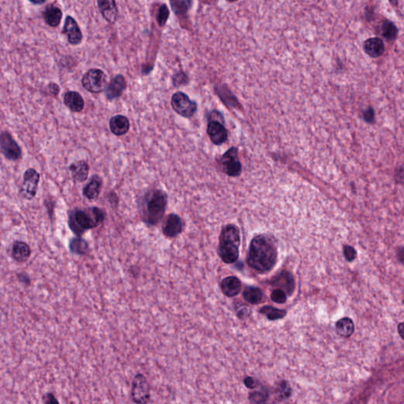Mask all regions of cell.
<instances>
[{
	"instance_id": "1",
	"label": "cell",
	"mask_w": 404,
	"mask_h": 404,
	"mask_svg": "<svg viewBox=\"0 0 404 404\" xmlns=\"http://www.w3.org/2000/svg\"><path fill=\"white\" fill-rule=\"evenodd\" d=\"M276 256V249L271 238L265 235L256 236L250 246L248 264L259 273H267L275 265Z\"/></svg>"
},
{
	"instance_id": "2",
	"label": "cell",
	"mask_w": 404,
	"mask_h": 404,
	"mask_svg": "<svg viewBox=\"0 0 404 404\" xmlns=\"http://www.w3.org/2000/svg\"><path fill=\"white\" fill-rule=\"evenodd\" d=\"M106 217L105 211L100 208L91 207L87 209H75L69 213L68 225L70 230L78 236L85 232L97 228L102 224Z\"/></svg>"
},
{
	"instance_id": "3",
	"label": "cell",
	"mask_w": 404,
	"mask_h": 404,
	"mask_svg": "<svg viewBox=\"0 0 404 404\" xmlns=\"http://www.w3.org/2000/svg\"><path fill=\"white\" fill-rule=\"evenodd\" d=\"M168 205V195L161 190H153L144 196L141 203L142 220L150 226L156 225L164 217Z\"/></svg>"
},
{
	"instance_id": "4",
	"label": "cell",
	"mask_w": 404,
	"mask_h": 404,
	"mask_svg": "<svg viewBox=\"0 0 404 404\" xmlns=\"http://www.w3.org/2000/svg\"><path fill=\"white\" fill-rule=\"evenodd\" d=\"M240 234L236 226L228 224L222 231L220 237L219 255L224 262L232 264L235 262L239 255Z\"/></svg>"
},
{
	"instance_id": "5",
	"label": "cell",
	"mask_w": 404,
	"mask_h": 404,
	"mask_svg": "<svg viewBox=\"0 0 404 404\" xmlns=\"http://www.w3.org/2000/svg\"><path fill=\"white\" fill-rule=\"evenodd\" d=\"M82 85L92 93H99L107 87V76L100 69H91L84 74L82 79Z\"/></svg>"
},
{
	"instance_id": "6",
	"label": "cell",
	"mask_w": 404,
	"mask_h": 404,
	"mask_svg": "<svg viewBox=\"0 0 404 404\" xmlns=\"http://www.w3.org/2000/svg\"><path fill=\"white\" fill-rule=\"evenodd\" d=\"M151 388L146 377L142 374L135 375L132 381L131 399L135 404H148L151 398Z\"/></svg>"
},
{
	"instance_id": "7",
	"label": "cell",
	"mask_w": 404,
	"mask_h": 404,
	"mask_svg": "<svg viewBox=\"0 0 404 404\" xmlns=\"http://www.w3.org/2000/svg\"><path fill=\"white\" fill-rule=\"evenodd\" d=\"M171 106L174 111L185 118H191L197 111V103L191 101L183 92H177L171 98Z\"/></svg>"
},
{
	"instance_id": "8",
	"label": "cell",
	"mask_w": 404,
	"mask_h": 404,
	"mask_svg": "<svg viewBox=\"0 0 404 404\" xmlns=\"http://www.w3.org/2000/svg\"><path fill=\"white\" fill-rule=\"evenodd\" d=\"M40 178V174L35 169H29L25 170L20 190L21 195L24 199L31 201L35 197L38 190Z\"/></svg>"
},
{
	"instance_id": "9",
	"label": "cell",
	"mask_w": 404,
	"mask_h": 404,
	"mask_svg": "<svg viewBox=\"0 0 404 404\" xmlns=\"http://www.w3.org/2000/svg\"><path fill=\"white\" fill-rule=\"evenodd\" d=\"M0 146L2 155L9 160H19L21 158V149L12 136L7 131H2L0 137Z\"/></svg>"
},
{
	"instance_id": "10",
	"label": "cell",
	"mask_w": 404,
	"mask_h": 404,
	"mask_svg": "<svg viewBox=\"0 0 404 404\" xmlns=\"http://www.w3.org/2000/svg\"><path fill=\"white\" fill-rule=\"evenodd\" d=\"M224 171L229 176H238L242 172V164L238 158V150L237 149H230L226 152L221 159Z\"/></svg>"
},
{
	"instance_id": "11",
	"label": "cell",
	"mask_w": 404,
	"mask_h": 404,
	"mask_svg": "<svg viewBox=\"0 0 404 404\" xmlns=\"http://www.w3.org/2000/svg\"><path fill=\"white\" fill-rule=\"evenodd\" d=\"M63 33L66 35L68 42L72 45H78L82 42L83 38L80 27L71 16L66 17Z\"/></svg>"
},
{
	"instance_id": "12",
	"label": "cell",
	"mask_w": 404,
	"mask_h": 404,
	"mask_svg": "<svg viewBox=\"0 0 404 404\" xmlns=\"http://www.w3.org/2000/svg\"><path fill=\"white\" fill-rule=\"evenodd\" d=\"M207 133L213 143L216 146H220L228 139V131L219 122H210L208 125Z\"/></svg>"
},
{
	"instance_id": "13",
	"label": "cell",
	"mask_w": 404,
	"mask_h": 404,
	"mask_svg": "<svg viewBox=\"0 0 404 404\" xmlns=\"http://www.w3.org/2000/svg\"><path fill=\"white\" fill-rule=\"evenodd\" d=\"M183 221L179 215L170 214L163 227V233L168 238H174L180 234L183 231Z\"/></svg>"
},
{
	"instance_id": "14",
	"label": "cell",
	"mask_w": 404,
	"mask_h": 404,
	"mask_svg": "<svg viewBox=\"0 0 404 404\" xmlns=\"http://www.w3.org/2000/svg\"><path fill=\"white\" fill-rule=\"evenodd\" d=\"M127 88V82L121 74H118L113 78L106 88V97L109 101H112L120 97Z\"/></svg>"
},
{
	"instance_id": "15",
	"label": "cell",
	"mask_w": 404,
	"mask_h": 404,
	"mask_svg": "<svg viewBox=\"0 0 404 404\" xmlns=\"http://www.w3.org/2000/svg\"><path fill=\"white\" fill-rule=\"evenodd\" d=\"M109 125L111 133L116 136L125 135L129 131L130 127L128 118L121 115L113 116L110 120Z\"/></svg>"
},
{
	"instance_id": "16",
	"label": "cell",
	"mask_w": 404,
	"mask_h": 404,
	"mask_svg": "<svg viewBox=\"0 0 404 404\" xmlns=\"http://www.w3.org/2000/svg\"><path fill=\"white\" fill-rule=\"evenodd\" d=\"M31 253L29 245L21 241H16L11 249V256L17 262H26L30 257Z\"/></svg>"
},
{
	"instance_id": "17",
	"label": "cell",
	"mask_w": 404,
	"mask_h": 404,
	"mask_svg": "<svg viewBox=\"0 0 404 404\" xmlns=\"http://www.w3.org/2000/svg\"><path fill=\"white\" fill-rule=\"evenodd\" d=\"M99 10L105 20L109 23H115L118 19V9L115 1H98Z\"/></svg>"
},
{
	"instance_id": "18",
	"label": "cell",
	"mask_w": 404,
	"mask_h": 404,
	"mask_svg": "<svg viewBox=\"0 0 404 404\" xmlns=\"http://www.w3.org/2000/svg\"><path fill=\"white\" fill-rule=\"evenodd\" d=\"M64 104L73 112H80L85 107L84 99L80 93L74 91H69L64 95Z\"/></svg>"
},
{
	"instance_id": "19",
	"label": "cell",
	"mask_w": 404,
	"mask_h": 404,
	"mask_svg": "<svg viewBox=\"0 0 404 404\" xmlns=\"http://www.w3.org/2000/svg\"><path fill=\"white\" fill-rule=\"evenodd\" d=\"M102 179L98 175H93L83 189V194L89 201H97L101 193Z\"/></svg>"
},
{
	"instance_id": "20",
	"label": "cell",
	"mask_w": 404,
	"mask_h": 404,
	"mask_svg": "<svg viewBox=\"0 0 404 404\" xmlns=\"http://www.w3.org/2000/svg\"><path fill=\"white\" fill-rule=\"evenodd\" d=\"M72 177L75 182L78 183H83L88 179V172H89V167L84 160H79L73 164L69 167Z\"/></svg>"
},
{
	"instance_id": "21",
	"label": "cell",
	"mask_w": 404,
	"mask_h": 404,
	"mask_svg": "<svg viewBox=\"0 0 404 404\" xmlns=\"http://www.w3.org/2000/svg\"><path fill=\"white\" fill-rule=\"evenodd\" d=\"M241 288L240 280L234 276L227 277L221 283L222 292L228 297L237 296L241 292Z\"/></svg>"
},
{
	"instance_id": "22",
	"label": "cell",
	"mask_w": 404,
	"mask_h": 404,
	"mask_svg": "<svg viewBox=\"0 0 404 404\" xmlns=\"http://www.w3.org/2000/svg\"><path fill=\"white\" fill-rule=\"evenodd\" d=\"M364 50L371 57H380L384 52V43L380 38H369L364 43Z\"/></svg>"
},
{
	"instance_id": "23",
	"label": "cell",
	"mask_w": 404,
	"mask_h": 404,
	"mask_svg": "<svg viewBox=\"0 0 404 404\" xmlns=\"http://www.w3.org/2000/svg\"><path fill=\"white\" fill-rule=\"evenodd\" d=\"M43 19L51 27H57L61 22L63 13L58 6L48 5L43 13Z\"/></svg>"
},
{
	"instance_id": "24",
	"label": "cell",
	"mask_w": 404,
	"mask_h": 404,
	"mask_svg": "<svg viewBox=\"0 0 404 404\" xmlns=\"http://www.w3.org/2000/svg\"><path fill=\"white\" fill-rule=\"evenodd\" d=\"M336 330L340 337H350L352 336L355 331V324L351 319L348 318H342L337 321L336 324Z\"/></svg>"
},
{
	"instance_id": "25",
	"label": "cell",
	"mask_w": 404,
	"mask_h": 404,
	"mask_svg": "<svg viewBox=\"0 0 404 404\" xmlns=\"http://www.w3.org/2000/svg\"><path fill=\"white\" fill-rule=\"evenodd\" d=\"M69 248H70V252L73 253L74 255L82 256V255H86L88 253L89 246L84 238L78 236L70 239L69 242Z\"/></svg>"
},
{
	"instance_id": "26",
	"label": "cell",
	"mask_w": 404,
	"mask_h": 404,
	"mask_svg": "<svg viewBox=\"0 0 404 404\" xmlns=\"http://www.w3.org/2000/svg\"><path fill=\"white\" fill-rule=\"evenodd\" d=\"M245 299L251 304H258L262 301L263 293L258 287H248L243 294Z\"/></svg>"
},
{
	"instance_id": "27",
	"label": "cell",
	"mask_w": 404,
	"mask_h": 404,
	"mask_svg": "<svg viewBox=\"0 0 404 404\" xmlns=\"http://www.w3.org/2000/svg\"><path fill=\"white\" fill-rule=\"evenodd\" d=\"M382 34L388 41H393L398 35V29L394 23L386 21L382 26Z\"/></svg>"
},
{
	"instance_id": "28",
	"label": "cell",
	"mask_w": 404,
	"mask_h": 404,
	"mask_svg": "<svg viewBox=\"0 0 404 404\" xmlns=\"http://www.w3.org/2000/svg\"><path fill=\"white\" fill-rule=\"evenodd\" d=\"M260 312L261 314H265L268 319L271 320L281 319L283 317H285L286 314H287L285 310H279L276 308L268 306L263 307Z\"/></svg>"
},
{
	"instance_id": "29",
	"label": "cell",
	"mask_w": 404,
	"mask_h": 404,
	"mask_svg": "<svg viewBox=\"0 0 404 404\" xmlns=\"http://www.w3.org/2000/svg\"><path fill=\"white\" fill-rule=\"evenodd\" d=\"M268 398L269 393L265 391H259L250 394V400L255 404H265Z\"/></svg>"
},
{
	"instance_id": "30",
	"label": "cell",
	"mask_w": 404,
	"mask_h": 404,
	"mask_svg": "<svg viewBox=\"0 0 404 404\" xmlns=\"http://www.w3.org/2000/svg\"><path fill=\"white\" fill-rule=\"evenodd\" d=\"M169 15H170V13H169L168 6L165 4L161 5L160 8H159L157 16H156V20H157V22H158L160 26L163 27L166 24L167 21L169 18Z\"/></svg>"
},
{
	"instance_id": "31",
	"label": "cell",
	"mask_w": 404,
	"mask_h": 404,
	"mask_svg": "<svg viewBox=\"0 0 404 404\" xmlns=\"http://www.w3.org/2000/svg\"><path fill=\"white\" fill-rule=\"evenodd\" d=\"M277 392H278L280 398L286 399L288 398L292 394V389H291V387H290L289 384L287 382H281L278 386Z\"/></svg>"
},
{
	"instance_id": "32",
	"label": "cell",
	"mask_w": 404,
	"mask_h": 404,
	"mask_svg": "<svg viewBox=\"0 0 404 404\" xmlns=\"http://www.w3.org/2000/svg\"><path fill=\"white\" fill-rule=\"evenodd\" d=\"M191 2H186V1H174V2L172 1V2H170V4L172 6V9L176 14L186 12L190 6L189 4H191Z\"/></svg>"
},
{
	"instance_id": "33",
	"label": "cell",
	"mask_w": 404,
	"mask_h": 404,
	"mask_svg": "<svg viewBox=\"0 0 404 404\" xmlns=\"http://www.w3.org/2000/svg\"><path fill=\"white\" fill-rule=\"evenodd\" d=\"M272 300L276 303L283 304L287 301V296L283 290L276 289L271 295Z\"/></svg>"
},
{
	"instance_id": "34",
	"label": "cell",
	"mask_w": 404,
	"mask_h": 404,
	"mask_svg": "<svg viewBox=\"0 0 404 404\" xmlns=\"http://www.w3.org/2000/svg\"><path fill=\"white\" fill-rule=\"evenodd\" d=\"M343 255H344L346 260L349 262H351V261H353L356 258L357 252L352 246L346 245V246H343Z\"/></svg>"
},
{
	"instance_id": "35",
	"label": "cell",
	"mask_w": 404,
	"mask_h": 404,
	"mask_svg": "<svg viewBox=\"0 0 404 404\" xmlns=\"http://www.w3.org/2000/svg\"><path fill=\"white\" fill-rule=\"evenodd\" d=\"M43 404H60L55 395L52 392H47L43 396Z\"/></svg>"
},
{
	"instance_id": "36",
	"label": "cell",
	"mask_w": 404,
	"mask_h": 404,
	"mask_svg": "<svg viewBox=\"0 0 404 404\" xmlns=\"http://www.w3.org/2000/svg\"><path fill=\"white\" fill-rule=\"evenodd\" d=\"M186 79H187V76L182 72H179L174 75L173 78V83L175 86H179L186 82Z\"/></svg>"
},
{
	"instance_id": "37",
	"label": "cell",
	"mask_w": 404,
	"mask_h": 404,
	"mask_svg": "<svg viewBox=\"0 0 404 404\" xmlns=\"http://www.w3.org/2000/svg\"><path fill=\"white\" fill-rule=\"evenodd\" d=\"M363 118L365 122L372 123L374 121V111L373 108H369L363 114Z\"/></svg>"
},
{
	"instance_id": "38",
	"label": "cell",
	"mask_w": 404,
	"mask_h": 404,
	"mask_svg": "<svg viewBox=\"0 0 404 404\" xmlns=\"http://www.w3.org/2000/svg\"><path fill=\"white\" fill-rule=\"evenodd\" d=\"M395 179L399 183H404V169H399L395 174Z\"/></svg>"
},
{
	"instance_id": "39",
	"label": "cell",
	"mask_w": 404,
	"mask_h": 404,
	"mask_svg": "<svg viewBox=\"0 0 404 404\" xmlns=\"http://www.w3.org/2000/svg\"><path fill=\"white\" fill-rule=\"evenodd\" d=\"M18 278L21 283H24L25 285H30L31 279L29 276L25 273H19L18 274Z\"/></svg>"
},
{
	"instance_id": "40",
	"label": "cell",
	"mask_w": 404,
	"mask_h": 404,
	"mask_svg": "<svg viewBox=\"0 0 404 404\" xmlns=\"http://www.w3.org/2000/svg\"><path fill=\"white\" fill-rule=\"evenodd\" d=\"M244 384H246L247 388L253 389V388H255L256 386V381L253 378L248 377V378H246V379L244 380Z\"/></svg>"
},
{
	"instance_id": "41",
	"label": "cell",
	"mask_w": 404,
	"mask_h": 404,
	"mask_svg": "<svg viewBox=\"0 0 404 404\" xmlns=\"http://www.w3.org/2000/svg\"><path fill=\"white\" fill-rule=\"evenodd\" d=\"M48 89L51 92V94L55 95V96L59 94V92H60V87L55 83H50L48 85Z\"/></svg>"
},
{
	"instance_id": "42",
	"label": "cell",
	"mask_w": 404,
	"mask_h": 404,
	"mask_svg": "<svg viewBox=\"0 0 404 404\" xmlns=\"http://www.w3.org/2000/svg\"><path fill=\"white\" fill-rule=\"evenodd\" d=\"M398 333L400 337L404 340V322L400 323L398 325Z\"/></svg>"
},
{
	"instance_id": "43",
	"label": "cell",
	"mask_w": 404,
	"mask_h": 404,
	"mask_svg": "<svg viewBox=\"0 0 404 404\" xmlns=\"http://www.w3.org/2000/svg\"><path fill=\"white\" fill-rule=\"evenodd\" d=\"M397 255H398V257L400 261H404V248L400 249L398 253H397Z\"/></svg>"
},
{
	"instance_id": "44",
	"label": "cell",
	"mask_w": 404,
	"mask_h": 404,
	"mask_svg": "<svg viewBox=\"0 0 404 404\" xmlns=\"http://www.w3.org/2000/svg\"><path fill=\"white\" fill-rule=\"evenodd\" d=\"M31 2H33L34 4H42V3H43L44 2H43V1H42V2H33V1H31Z\"/></svg>"
},
{
	"instance_id": "45",
	"label": "cell",
	"mask_w": 404,
	"mask_h": 404,
	"mask_svg": "<svg viewBox=\"0 0 404 404\" xmlns=\"http://www.w3.org/2000/svg\"></svg>"
}]
</instances>
